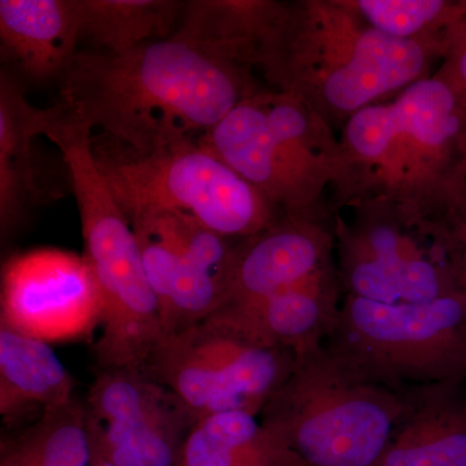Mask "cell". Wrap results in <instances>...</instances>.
<instances>
[{
  "label": "cell",
  "mask_w": 466,
  "mask_h": 466,
  "mask_svg": "<svg viewBox=\"0 0 466 466\" xmlns=\"http://www.w3.org/2000/svg\"><path fill=\"white\" fill-rule=\"evenodd\" d=\"M253 70L177 36L122 52L81 48L58 103L94 131L142 148L208 133L265 88Z\"/></svg>",
  "instance_id": "6da1fadb"
},
{
  "label": "cell",
  "mask_w": 466,
  "mask_h": 466,
  "mask_svg": "<svg viewBox=\"0 0 466 466\" xmlns=\"http://www.w3.org/2000/svg\"><path fill=\"white\" fill-rule=\"evenodd\" d=\"M330 211L370 201L434 218L466 182V94L433 75L348 119Z\"/></svg>",
  "instance_id": "7a4b0ae2"
},
{
  "label": "cell",
  "mask_w": 466,
  "mask_h": 466,
  "mask_svg": "<svg viewBox=\"0 0 466 466\" xmlns=\"http://www.w3.org/2000/svg\"><path fill=\"white\" fill-rule=\"evenodd\" d=\"M441 48L377 32L345 0L283 2L258 69L272 90L341 130L368 106L433 75Z\"/></svg>",
  "instance_id": "3957f363"
},
{
  "label": "cell",
  "mask_w": 466,
  "mask_h": 466,
  "mask_svg": "<svg viewBox=\"0 0 466 466\" xmlns=\"http://www.w3.org/2000/svg\"><path fill=\"white\" fill-rule=\"evenodd\" d=\"M91 144L97 167L130 223L183 216L244 240L281 217L200 137L182 134L137 148L94 131Z\"/></svg>",
  "instance_id": "277c9868"
},
{
  "label": "cell",
  "mask_w": 466,
  "mask_h": 466,
  "mask_svg": "<svg viewBox=\"0 0 466 466\" xmlns=\"http://www.w3.org/2000/svg\"><path fill=\"white\" fill-rule=\"evenodd\" d=\"M407 404L323 345L297 357L260 422L305 466H373Z\"/></svg>",
  "instance_id": "5b68a950"
},
{
  "label": "cell",
  "mask_w": 466,
  "mask_h": 466,
  "mask_svg": "<svg viewBox=\"0 0 466 466\" xmlns=\"http://www.w3.org/2000/svg\"><path fill=\"white\" fill-rule=\"evenodd\" d=\"M200 142L281 216L325 210L341 168L339 135L294 95L263 88L231 110Z\"/></svg>",
  "instance_id": "8992f818"
},
{
  "label": "cell",
  "mask_w": 466,
  "mask_h": 466,
  "mask_svg": "<svg viewBox=\"0 0 466 466\" xmlns=\"http://www.w3.org/2000/svg\"><path fill=\"white\" fill-rule=\"evenodd\" d=\"M358 372L404 392L466 381V296L415 303L343 296L324 343Z\"/></svg>",
  "instance_id": "52a82bcc"
},
{
  "label": "cell",
  "mask_w": 466,
  "mask_h": 466,
  "mask_svg": "<svg viewBox=\"0 0 466 466\" xmlns=\"http://www.w3.org/2000/svg\"><path fill=\"white\" fill-rule=\"evenodd\" d=\"M296 360L288 350L263 345L208 318L165 334L142 370L201 420L229 410L260 415Z\"/></svg>",
  "instance_id": "ba28073f"
},
{
  "label": "cell",
  "mask_w": 466,
  "mask_h": 466,
  "mask_svg": "<svg viewBox=\"0 0 466 466\" xmlns=\"http://www.w3.org/2000/svg\"><path fill=\"white\" fill-rule=\"evenodd\" d=\"M343 210L348 218L333 213L343 296L415 303L461 291L429 218L410 216L385 201Z\"/></svg>",
  "instance_id": "9c48e42d"
},
{
  "label": "cell",
  "mask_w": 466,
  "mask_h": 466,
  "mask_svg": "<svg viewBox=\"0 0 466 466\" xmlns=\"http://www.w3.org/2000/svg\"><path fill=\"white\" fill-rule=\"evenodd\" d=\"M91 451L113 466H180L198 421L142 368H104L85 403Z\"/></svg>",
  "instance_id": "30bf717a"
},
{
  "label": "cell",
  "mask_w": 466,
  "mask_h": 466,
  "mask_svg": "<svg viewBox=\"0 0 466 466\" xmlns=\"http://www.w3.org/2000/svg\"><path fill=\"white\" fill-rule=\"evenodd\" d=\"M100 324V291L84 254L41 248L5 260L0 325L54 343L90 337Z\"/></svg>",
  "instance_id": "8fae6325"
},
{
  "label": "cell",
  "mask_w": 466,
  "mask_h": 466,
  "mask_svg": "<svg viewBox=\"0 0 466 466\" xmlns=\"http://www.w3.org/2000/svg\"><path fill=\"white\" fill-rule=\"evenodd\" d=\"M334 242L329 208L278 218L238 244L220 308L256 302L311 278L334 262Z\"/></svg>",
  "instance_id": "7c38bea8"
},
{
  "label": "cell",
  "mask_w": 466,
  "mask_h": 466,
  "mask_svg": "<svg viewBox=\"0 0 466 466\" xmlns=\"http://www.w3.org/2000/svg\"><path fill=\"white\" fill-rule=\"evenodd\" d=\"M343 291L336 263L287 289L241 305L225 306L208 318L254 341L296 357L323 346L339 317Z\"/></svg>",
  "instance_id": "4fadbf2b"
},
{
  "label": "cell",
  "mask_w": 466,
  "mask_h": 466,
  "mask_svg": "<svg viewBox=\"0 0 466 466\" xmlns=\"http://www.w3.org/2000/svg\"><path fill=\"white\" fill-rule=\"evenodd\" d=\"M0 41L27 79L60 84L81 50L76 0H2Z\"/></svg>",
  "instance_id": "5bb4252c"
},
{
  "label": "cell",
  "mask_w": 466,
  "mask_h": 466,
  "mask_svg": "<svg viewBox=\"0 0 466 466\" xmlns=\"http://www.w3.org/2000/svg\"><path fill=\"white\" fill-rule=\"evenodd\" d=\"M404 392L406 413L373 466H466L465 383Z\"/></svg>",
  "instance_id": "9a60e30c"
},
{
  "label": "cell",
  "mask_w": 466,
  "mask_h": 466,
  "mask_svg": "<svg viewBox=\"0 0 466 466\" xmlns=\"http://www.w3.org/2000/svg\"><path fill=\"white\" fill-rule=\"evenodd\" d=\"M50 108L26 99L23 81L7 69L0 75V231L8 238L25 223L43 195L33 142L43 135Z\"/></svg>",
  "instance_id": "2e32d148"
},
{
  "label": "cell",
  "mask_w": 466,
  "mask_h": 466,
  "mask_svg": "<svg viewBox=\"0 0 466 466\" xmlns=\"http://www.w3.org/2000/svg\"><path fill=\"white\" fill-rule=\"evenodd\" d=\"M281 5L275 0H189L173 36L256 69Z\"/></svg>",
  "instance_id": "e0dca14e"
},
{
  "label": "cell",
  "mask_w": 466,
  "mask_h": 466,
  "mask_svg": "<svg viewBox=\"0 0 466 466\" xmlns=\"http://www.w3.org/2000/svg\"><path fill=\"white\" fill-rule=\"evenodd\" d=\"M75 386L48 343L0 325V415L5 425L75 400Z\"/></svg>",
  "instance_id": "ac0fdd59"
},
{
  "label": "cell",
  "mask_w": 466,
  "mask_h": 466,
  "mask_svg": "<svg viewBox=\"0 0 466 466\" xmlns=\"http://www.w3.org/2000/svg\"><path fill=\"white\" fill-rule=\"evenodd\" d=\"M180 466H305L257 416L229 410L198 420Z\"/></svg>",
  "instance_id": "d6986e66"
},
{
  "label": "cell",
  "mask_w": 466,
  "mask_h": 466,
  "mask_svg": "<svg viewBox=\"0 0 466 466\" xmlns=\"http://www.w3.org/2000/svg\"><path fill=\"white\" fill-rule=\"evenodd\" d=\"M81 42L92 50L122 52L173 36L182 15L179 0H76Z\"/></svg>",
  "instance_id": "ffe728a7"
},
{
  "label": "cell",
  "mask_w": 466,
  "mask_h": 466,
  "mask_svg": "<svg viewBox=\"0 0 466 466\" xmlns=\"http://www.w3.org/2000/svg\"><path fill=\"white\" fill-rule=\"evenodd\" d=\"M2 449L18 466H90L91 441L85 404L72 400L51 408Z\"/></svg>",
  "instance_id": "44dd1931"
},
{
  "label": "cell",
  "mask_w": 466,
  "mask_h": 466,
  "mask_svg": "<svg viewBox=\"0 0 466 466\" xmlns=\"http://www.w3.org/2000/svg\"><path fill=\"white\" fill-rule=\"evenodd\" d=\"M377 32L400 41L426 43L443 51L447 27L462 2L450 0H345Z\"/></svg>",
  "instance_id": "7402d4cb"
},
{
  "label": "cell",
  "mask_w": 466,
  "mask_h": 466,
  "mask_svg": "<svg viewBox=\"0 0 466 466\" xmlns=\"http://www.w3.org/2000/svg\"><path fill=\"white\" fill-rule=\"evenodd\" d=\"M429 219L456 283L466 296V182L453 193L446 208Z\"/></svg>",
  "instance_id": "603a6c76"
},
{
  "label": "cell",
  "mask_w": 466,
  "mask_h": 466,
  "mask_svg": "<svg viewBox=\"0 0 466 466\" xmlns=\"http://www.w3.org/2000/svg\"><path fill=\"white\" fill-rule=\"evenodd\" d=\"M441 66L438 75L466 94V0L443 38Z\"/></svg>",
  "instance_id": "cb8c5ba5"
},
{
  "label": "cell",
  "mask_w": 466,
  "mask_h": 466,
  "mask_svg": "<svg viewBox=\"0 0 466 466\" xmlns=\"http://www.w3.org/2000/svg\"><path fill=\"white\" fill-rule=\"evenodd\" d=\"M0 466H18L16 460L7 451L2 449V458H0Z\"/></svg>",
  "instance_id": "d4e9b609"
},
{
  "label": "cell",
  "mask_w": 466,
  "mask_h": 466,
  "mask_svg": "<svg viewBox=\"0 0 466 466\" xmlns=\"http://www.w3.org/2000/svg\"><path fill=\"white\" fill-rule=\"evenodd\" d=\"M90 466H92V465H90Z\"/></svg>",
  "instance_id": "484cf974"
}]
</instances>
